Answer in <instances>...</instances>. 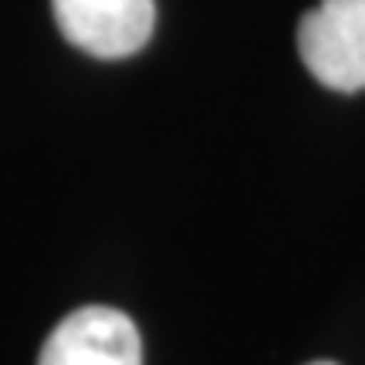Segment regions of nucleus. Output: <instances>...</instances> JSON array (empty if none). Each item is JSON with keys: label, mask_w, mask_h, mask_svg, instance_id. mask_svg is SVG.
<instances>
[{"label": "nucleus", "mask_w": 365, "mask_h": 365, "mask_svg": "<svg viewBox=\"0 0 365 365\" xmlns=\"http://www.w3.org/2000/svg\"><path fill=\"white\" fill-rule=\"evenodd\" d=\"M312 365H335V362H312Z\"/></svg>", "instance_id": "4"}, {"label": "nucleus", "mask_w": 365, "mask_h": 365, "mask_svg": "<svg viewBox=\"0 0 365 365\" xmlns=\"http://www.w3.org/2000/svg\"><path fill=\"white\" fill-rule=\"evenodd\" d=\"M38 365H143V339L125 312L88 304L48 335Z\"/></svg>", "instance_id": "3"}, {"label": "nucleus", "mask_w": 365, "mask_h": 365, "mask_svg": "<svg viewBox=\"0 0 365 365\" xmlns=\"http://www.w3.org/2000/svg\"><path fill=\"white\" fill-rule=\"evenodd\" d=\"M51 7L75 48L108 61L143 51L156 27L153 0H51Z\"/></svg>", "instance_id": "2"}, {"label": "nucleus", "mask_w": 365, "mask_h": 365, "mask_svg": "<svg viewBox=\"0 0 365 365\" xmlns=\"http://www.w3.org/2000/svg\"><path fill=\"white\" fill-rule=\"evenodd\" d=\"M298 54L335 91L365 88V0H322L298 24Z\"/></svg>", "instance_id": "1"}]
</instances>
